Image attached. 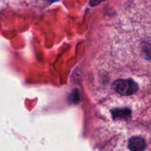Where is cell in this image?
Listing matches in <instances>:
<instances>
[{"label": "cell", "instance_id": "1", "mask_svg": "<svg viewBox=\"0 0 151 151\" xmlns=\"http://www.w3.org/2000/svg\"><path fill=\"white\" fill-rule=\"evenodd\" d=\"M117 78L111 83L112 91L115 92L117 97L133 98L134 96L139 92V83L134 78L128 76Z\"/></svg>", "mask_w": 151, "mask_h": 151}, {"label": "cell", "instance_id": "2", "mask_svg": "<svg viewBox=\"0 0 151 151\" xmlns=\"http://www.w3.org/2000/svg\"><path fill=\"white\" fill-rule=\"evenodd\" d=\"M146 141L145 138L140 136H134L128 139V147L131 150L139 151L146 149Z\"/></svg>", "mask_w": 151, "mask_h": 151}]
</instances>
